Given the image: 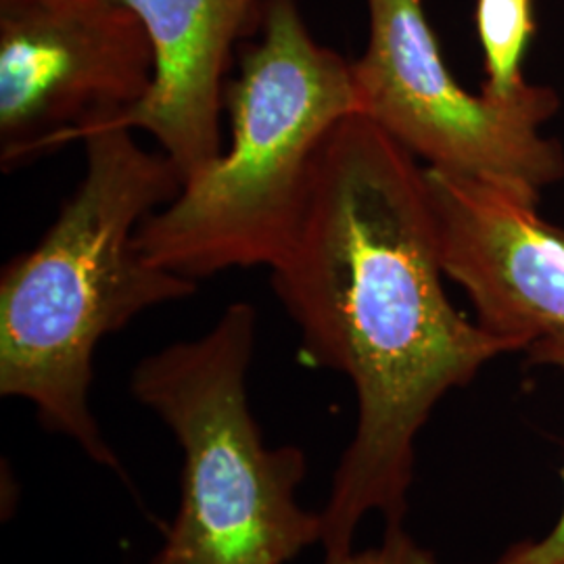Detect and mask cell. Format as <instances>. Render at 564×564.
<instances>
[{
	"label": "cell",
	"mask_w": 564,
	"mask_h": 564,
	"mask_svg": "<svg viewBox=\"0 0 564 564\" xmlns=\"http://www.w3.org/2000/svg\"><path fill=\"white\" fill-rule=\"evenodd\" d=\"M270 272L305 360L345 375L358 400L321 512L324 556H339L368 514L402 524L431 412L517 349L447 300L424 170L364 116L324 139L297 228Z\"/></svg>",
	"instance_id": "6da1fadb"
},
{
	"label": "cell",
	"mask_w": 564,
	"mask_h": 564,
	"mask_svg": "<svg viewBox=\"0 0 564 564\" xmlns=\"http://www.w3.org/2000/svg\"><path fill=\"white\" fill-rule=\"evenodd\" d=\"M86 172L57 220L0 274V393L28 400L51 433L126 479L90 410L95 351L142 312L197 293L142 258L141 224L172 202L181 172L132 130L93 128L80 141Z\"/></svg>",
	"instance_id": "7a4b0ae2"
},
{
	"label": "cell",
	"mask_w": 564,
	"mask_h": 564,
	"mask_svg": "<svg viewBox=\"0 0 564 564\" xmlns=\"http://www.w3.org/2000/svg\"><path fill=\"white\" fill-rule=\"evenodd\" d=\"M262 34L226 88L230 142L137 232L142 258L191 281L279 262L316 155L358 116L354 65L314 39L297 0H263Z\"/></svg>",
	"instance_id": "3957f363"
},
{
	"label": "cell",
	"mask_w": 564,
	"mask_h": 564,
	"mask_svg": "<svg viewBox=\"0 0 564 564\" xmlns=\"http://www.w3.org/2000/svg\"><path fill=\"white\" fill-rule=\"evenodd\" d=\"M256 324L251 303H232L203 337L132 372V395L184 454L181 505L151 564H289L323 542V514L297 502L305 454L265 445L249 405Z\"/></svg>",
	"instance_id": "277c9868"
},
{
	"label": "cell",
	"mask_w": 564,
	"mask_h": 564,
	"mask_svg": "<svg viewBox=\"0 0 564 564\" xmlns=\"http://www.w3.org/2000/svg\"><path fill=\"white\" fill-rule=\"evenodd\" d=\"M370 36L354 65L358 116L429 167L540 197L564 176L561 144L538 128L558 99L529 86L517 99L470 95L449 74L423 0H368Z\"/></svg>",
	"instance_id": "5b68a950"
},
{
	"label": "cell",
	"mask_w": 564,
	"mask_h": 564,
	"mask_svg": "<svg viewBox=\"0 0 564 564\" xmlns=\"http://www.w3.org/2000/svg\"><path fill=\"white\" fill-rule=\"evenodd\" d=\"M153 80V42L121 0L0 4L2 170L137 105Z\"/></svg>",
	"instance_id": "8992f818"
},
{
	"label": "cell",
	"mask_w": 564,
	"mask_h": 564,
	"mask_svg": "<svg viewBox=\"0 0 564 564\" xmlns=\"http://www.w3.org/2000/svg\"><path fill=\"white\" fill-rule=\"evenodd\" d=\"M445 276L517 351L564 333V230L519 188L426 167Z\"/></svg>",
	"instance_id": "52a82bcc"
},
{
	"label": "cell",
	"mask_w": 564,
	"mask_h": 564,
	"mask_svg": "<svg viewBox=\"0 0 564 564\" xmlns=\"http://www.w3.org/2000/svg\"><path fill=\"white\" fill-rule=\"evenodd\" d=\"M144 23L155 48V80L147 97L93 128L142 130L160 142L182 184L223 158L224 76L232 48L258 18L260 0H121Z\"/></svg>",
	"instance_id": "ba28073f"
},
{
	"label": "cell",
	"mask_w": 564,
	"mask_h": 564,
	"mask_svg": "<svg viewBox=\"0 0 564 564\" xmlns=\"http://www.w3.org/2000/svg\"><path fill=\"white\" fill-rule=\"evenodd\" d=\"M477 30L484 46V93L510 101L529 90L521 76L527 44L533 34V0H477Z\"/></svg>",
	"instance_id": "9c48e42d"
},
{
	"label": "cell",
	"mask_w": 564,
	"mask_h": 564,
	"mask_svg": "<svg viewBox=\"0 0 564 564\" xmlns=\"http://www.w3.org/2000/svg\"><path fill=\"white\" fill-rule=\"evenodd\" d=\"M527 351L533 362L550 364L564 370V333L547 335L533 343ZM494 564H564V508L558 523L552 527L545 538L538 542L514 545Z\"/></svg>",
	"instance_id": "30bf717a"
},
{
	"label": "cell",
	"mask_w": 564,
	"mask_h": 564,
	"mask_svg": "<svg viewBox=\"0 0 564 564\" xmlns=\"http://www.w3.org/2000/svg\"><path fill=\"white\" fill-rule=\"evenodd\" d=\"M321 564H437L433 554L416 544L402 524L387 527L383 542L364 550H351L339 556H324Z\"/></svg>",
	"instance_id": "8fae6325"
},
{
	"label": "cell",
	"mask_w": 564,
	"mask_h": 564,
	"mask_svg": "<svg viewBox=\"0 0 564 564\" xmlns=\"http://www.w3.org/2000/svg\"><path fill=\"white\" fill-rule=\"evenodd\" d=\"M9 2H15V0H0V4H9Z\"/></svg>",
	"instance_id": "7c38bea8"
}]
</instances>
